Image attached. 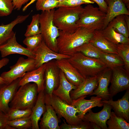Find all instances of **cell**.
Returning <instances> with one entry per match:
<instances>
[{"label": "cell", "mask_w": 129, "mask_h": 129, "mask_svg": "<svg viewBox=\"0 0 129 129\" xmlns=\"http://www.w3.org/2000/svg\"><path fill=\"white\" fill-rule=\"evenodd\" d=\"M95 31L80 27L73 32L59 31L57 39L58 53L70 56L75 53V50L82 45L89 43Z\"/></svg>", "instance_id": "obj_1"}, {"label": "cell", "mask_w": 129, "mask_h": 129, "mask_svg": "<svg viewBox=\"0 0 129 129\" xmlns=\"http://www.w3.org/2000/svg\"><path fill=\"white\" fill-rule=\"evenodd\" d=\"M54 10L53 21L59 31L73 32L78 28L76 22L83 7L81 5L74 7L60 6Z\"/></svg>", "instance_id": "obj_2"}, {"label": "cell", "mask_w": 129, "mask_h": 129, "mask_svg": "<svg viewBox=\"0 0 129 129\" xmlns=\"http://www.w3.org/2000/svg\"><path fill=\"white\" fill-rule=\"evenodd\" d=\"M68 59L85 78L97 75L108 68L99 59L87 57L80 52L75 53Z\"/></svg>", "instance_id": "obj_3"}, {"label": "cell", "mask_w": 129, "mask_h": 129, "mask_svg": "<svg viewBox=\"0 0 129 129\" xmlns=\"http://www.w3.org/2000/svg\"><path fill=\"white\" fill-rule=\"evenodd\" d=\"M55 10L42 11L39 15L40 27L41 34L46 45L54 51L58 53L57 39L59 35V30L53 21Z\"/></svg>", "instance_id": "obj_4"}, {"label": "cell", "mask_w": 129, "mask_h": 129, "mask_svg": "<svg viewBox=\"0 0 129 129\" xmlns=\"http://www.w3.org/2000/svg\"><path fill=\"white\" fill-rule=\"evenodd\" d=\"M9 104L10 108L21 110L32 109L37 98V86L35 83L20 86Z\"/></svg>", "instance_id": "obj_5"}, {"label": "cell", "mask_w": 129, "mask_h": 129, "mask_svg": "<svg viewBox=\"0 0 129 129\" xmlns=\"http://www.w3.org/2000/svg\"><path fill=\"white\" fill-rule=\"evenodd\" d=\"M106 13L91 4L84 7L76 22L78 27H82L95 30H101L103 28Z\"/></svg>", "instance_id": "obj_6"}, {"label": "cell", "mask_w": 129, "mask_h": 129, "mask_svg": "<svg viewBox=\"0 0 129 129\" xmlns=\"http://www.w3.org/2000/svg\"><path fill=\"white\" fill-rule=\"evenodd\" d=\"M45 96L56 113L60 117L64 118L68 124L77 125L83 121L77 116L78 111L73 106L66 103L53 94L51 98L45 93Z\"/></svg>", "instance_id": "obj_7"}, {"label": "cell", "mask_w": 129, "mask_h": 129, "mask_svg": "<svg viewBox=\"0 0 129 129\" xmlns=\"http://www.w3.org/2000/svg\"><path fill=\"white\" fill-rule=\"evenodd\" d=\"M10 70L3 72L0 75L4 80L5 84H9L14 80L22 78L26 73L36 68L34 58L28 57L27 59L21 57L16 63L10 67Z\"/></svg>", "instance_id": "obj_8"}, {"label": "cell", "mask_w": 129, "mask_h": 129, "mask_svg": "<svg viewBox=\"0 0 129 129\" xmlns=\"http://www.w3.org/2000/svg\"><path fill=\"white\" fill-rule=\"evenodd\" d=\"M109 89L110 97H113L118 93L129 89V73L123 66L112 68Z\"/></svg>", "instance_id": "obj_9"}, {"label": "cell", "mask_w": 129, "mask_h": 129, "mask_svg": "<svg viewBox=\"0 0 129 129\" xmlns=\"http://www.w3.org/2000/svg\"><path fill=\"white\" fill-rule=\"evenodd\" d=\"M59 71L55 60L46 63L44 72V90L45 93L51 98L53 91L57 88L59 85Z\"/></svg>", "instance_id": "obj_10"}, {"label": "cell", "mask_w": 129, "mask_h": 129, "mask_svg": "<svg viewBox=\"0 0 129 129\" xmlns=\"http://www.w3.org/2000/svg\"><path fill=\"white\" fill-rule=\"evenodd\" d=\"M33 52L35 55L34 59L36 68L52 60L68 59L71 56L54 51L46 45L43 40Z\"/></svg>", "instance_id": "obj_11"}, {"label": "cell", "mask_w": 129, "mask_h": 129, "mask_svg": "<svg viewBox=\"0 0 129 129\" xmlns=\"http://www.w3.org/2000/svg\"><path fill=\"white\" fill-rule=\"evenodd\" d=\"M0 52L2 58L12 54H18L34 59L35 55L32 51L19 43L15 32L6 43L0 46Z\"/></svg>", "instance_id": "obj_12"}, {"label": "cell", "mask_w": 129, "mask_h": 129, "mask_svg": "<svg viewBox=\"0 0 129 129\" xmlns=\"http://www.w3.org/2000/svg\"><path fill=\"white\" fill-rule=\"evenodd\" d=\"M55 61L59 69L71 84L78 87L84 81L85 78L70 62L68 59L63 58L55 60Z\"/></svg>", "instance_id": "obj_13"}, {"label": "cell", "mask_w": 129, "mask_h": 129, "mask_svg": "<svg viewBox=\"0 0 129 129\" xmlns=\"http://www.w3.org/2000/svg\"><path fill=\"white\" fill-rule=\"evenodd\" d=\"M21 78H17L10 83L1 85L0 89V111L5 114L9 109V103L19 87V83Z\"/></svg>", "instance_id": "obj_14"}, {"label": "cell", "mask_w": 129, "mask_h": 129, "mask_svg": "<svg viewBox=\"0 0 129 129\" xmlns=\"http://www.w3.org/2000/svg\"><path fill=\"white\" fill-rule=\"evenodd\" d=\"M112 73V69L108 68L97 75V86L90 96L95 95L101 98L102 100L111 99L108 87L110 82Z\"/></svg>", "instance_id": "obj_15"}, {"label": "cell", "mask_w": 129, "mask_h": 129, "mask_svg": "<svg viewBox=\"0 0 129 129\" xmlns=\"http://www.w3.org/2000/svg\"><path fill=\"white\" fill-rule=\"evenodd\" d=\"M86 96H83L78 98L72 100L71 105L77 110V116L82 119L84 115L92 108L103 106V103L102 102L101 98L96 96L91 97L90 100L85 98Z\"/></svg>", "instance_id": "obj_16"}, {"label": "cell", "mask_w": 129, "mask_h": 129, "mask_svg": "<svg viewBox=\"0 0 129 129\" xmlns=\"http://www.w3.org/2000/svg\"><path fill=\"white\" fill-rule=\"evenodd\" d=\"M46 63L35 69L26 73L21 78L19 86L32 82L36 84L38 93L44 90V72Z\"/></svg>", "instance_id": "obj_17"}, {"label": "cell", "mask_w": 129, "mask_h": 129, "mask_svg": "<svg viewBox=\"0 0 129 129\" xmlns=\"http://www.w3.org/2000/svg\"><path fill=\"white\" fill-rule=\"evenodd\" d=\"M103 103V108L101 110L94 113L91 109L84 115L82 120L94 123L101 129H108L106 122L110 117L112 108L109 104Z\"/></svg>", "instance_id": "obj_18"}, {"label": "cell", "mask_w": 129, "mask_h": 129, "mask_svg": "<svg viewBox=\"0 0 129 129\" xmlns=\"http://www.w3.org/2000/svg\"><path fill=\"white\" fill-rule=\"evenodd\" d=\"M122 98L114 101L112 98L107 100H102V102L109 105L118 116L123 118L129 122V89Z\"/></svg>", "instance_id": "obj_19"}, {"label": "cell", "mask_w": 129, "mask_h": 129, "mask_svg": "<svg viewBox=\"0 0 129 129\" xmlns=\"http://www.w3.org/2000/svg\"><path fill=\"white\" fill-rule=\"evenodd\" d=\"M105 0L108 8L102 29L105 28L117 16L122 14L129 15V10L122 0Z\"/></svg>", "instance_id": "obj_20"}, {"label": "cell", "mask_w": 129, "mask_h": 129, "mask_svg": "<svg viewBox=\"0 0 129 129\" xmlns=\"http://www.w3.org/2000/svg\"><path fill=\"white\" fill-rule=\"evenodd\" d=\"M45 102L46 110L40 119V129H60L59 125V121L57 113L45 96Z\"/></svg>", "instance_id": "obj_21"}, {"label": "cell", "mask_w": 129, "mask_h": 129, "mask_svg": "<svg viewBox=\"0 0 129 129\" xmlns=\"http://www.w3.org/2000/svg\"><path fill=\"white\" fill-rule=\"evenodd\" d=\"M98 85L97 75L86 77L84 81L70 93L72 100H75L83 96L90 95L97 87Z\"/></svg>", "instance_id": "obj_22"}, {"label": "cell", "mask_w": 129, "mask_h": 129, "mask_svg": "<svg viewBox=\"0 0 129 129\" xmlns=\"http://www.w3.org/2000/svg\"><path fill=\"white\" fill-rule=\"evenodd\" d=\"M59 82L57 88L54 90L53 94L58 97L68 104L71 105L72 100L70 95L72 90L77 87L69 82L66 78L63 73L60 70Z\"/></svg>", "instance_id": "obj_23"}, {"label": "cell", "mask_w": 129, "mask_h": 129, "mask_svg": "<svg viewBox=\"0 0 129 129\" xmlns=\"http://www.w3.org/2000/svg\"><path fill=\"white\" fill-rule=\"evenodd\" d=\"M36 103L32 109V112L30 116L32 124V129H40L38 122L42 115L46 111V106L45 102L44 90L38 93Z\"/></svg>", "instance_id": "obj_24"}, {"label": "cell", "mask_w": 129, "mask_h": 129, "mask_svg": "<svg viewBox=\"0 0 129 129\" xmlns=\"http://www.w3.org/2000/svg\"><path fill=\"white\" fill-rule=\"evenodd\" d=\"M89 43L102 52L118 54L117 45L104 37L101 30L95 31L93 36Z\"/></svg>", "instance_id": "obj_25"}, {"label": "cell", "mask_w": 129, "mask_h": 129, "mask_svg": "<svg viewBox=\"0 0 129 129\" xmlns=\"http://www.w3.org/2000/svg\"><path fill=\"white\" fill-rule=\"evenodd\" d=\"M30 14L18 15L10 23L0 25V46L6 43L13 35L15 33L13 30L14 27L25 21Z\"/></svg>", "instance_id": "obj_26"}, {"label": "cell", "mask_w": 129, "mask_h": 129, "mask_svg": "<svg viewBox=\"0 0 129 129\" xmlns=\"http://www.w3.org/2000/svg\"><path fill=\"white\" fill-rule=\"evenodd\" d=\"M102 35L112 43L117 45L119 44H129V38L116 31L109 23L104 28L101 30Z\"/></svg>", "instance_id": "obj_27"}, {"label": "cell", "mask_w": 129, "mask_h": 129, "mask_svg": "<svg viewBox=\"0 0 129 129\" xmlns=\"http://www.w3.org/2000/svg\"><path fill=\"white\" fill-rule=\"evenodd\" d=\"M99 59L108 68L111 69L124 66L122 59L118 54L107 53L101 51Z\"/></svg>", "instance_id": "obj_28"}, {"label": "cell", "mask_w": 129, "mask_h": 129, "mask_svg": "<svg viewBox=\"0 0 129 129\" xmlns=\"http://www.w3.org/2000/svg\"><path fill=\"white\" fill-rule=\"evenodd\" d=\"M108 129H129V123L123 118L111 112L110 117L107 121Z\"/></svg>", "instance_id": "obj_29"}, {"label": "cell", "mask_w": 129, "mask_h": 129, "mask_svg": "<svg viewBox=\"0 0 129 129\" xmlns=\"http://www.w3.org/2000/svg\"><path fill=\"white\" fill-rule=\"evenodd\" d=\"M109 23L117 32L126 38H129V30L126 24L124 15H121L117 16Z\"/></svg>", "instance_id": "obj_30"}, {"label": "cell", "mask_w": 129, "mask_h": 129, "mask_svg": "<svg viewBox=\"0 0 129 129\" xmlns=\"http://www.w3.org/2000/svg\"><path fill=\"white\" fill-rule=\"evenodd\" d=\"M101 51L90 43L84 44L75 50V53L77 52L81 53L88 57L99 59Z\"/></svg>", "instance_id": "obj_31"}, {"label": "cell", "mask_w": 129, "mask_h": 129, "mask_svg": "<svg viewBox=\"0 0 129 129\" xmlns=\"http://www.w3.org/2000/svg\"><path fill=\"white\" fill-rule=\"evenodd\" d=\"M40 14H37L32 17L30 24L27 26L25 36L26 37L41 34L39 23Z\"/></svg>", "instance_id": "obj_32"}, {"label": "cell", "mask_w": 129, "mask_h": 129, "mask_svg": "<svg viewBox=\"0 0 129 129\" xmlns=\"http://www.w3.org/2000/svg\"><path fill=\"white\" fill-rule=\"evenodd\" d=\"M32 112L31 109L21 110L10 108L5 114L8 120H11L29 117Z\"/></svg>", "instance_id": "obj_33"}, {"label": "cell", "mask_w": 129, "mask_h": 129, "mask_svg": "<svg viewBox=\"0 0 129 129\" xmlns=\"http://www.w3.org/2000/svg\"><path fill=\"white\" fill-rule=\"evenodd\" d=\"M8 124L15 129H32V124L30 116L26 118L8 120Z\"/></svg>", "instance_id": "obj_34"}, {"label": "cell", "mask_w": 129, "mask_h": 129, "mask_svg": "<svg viewBox=\"0 0 129 129\" xmlns=\"http://www.w3.org/2000/svg\"><path fill=\"white\" fill-rule=\"evenodd\" d=\"M116 45L118 54L124 62V68L129 73V44H119Z\"/></svg>", "instance_id": "obj_35"}, {"label": "cell", "mask_w": 129, "mask_h": 129, "mask_svg": "<svg viewBox=\"0 0 129 129\" xmlns=\"http://www.w3.org/2000/svg\"><path fill=\"white\" fill-rule=\"evenodd\" d=\"M59 3L57 0H37L35 7L37 11H48L58 8Z\"/></svg>", "instance_id": "obj_36"}, {"label": "cell", "mask_w": 129, "mask_h": 129, "mask_svg": "<svg viewBox=\"0 0 129 129\" xmlns=\"http://www.w3.org/2000/svg\"><path fill=\"white\" fill-rule=\"evenodd\" d=\"M43 40L42 36L40 34L36 35L26 37L23 43L27 48L33 52L39 45Z\"/></svg>", "instance_id": "obj_37"}, {"label": "cell", "mask_w": 129, "mask_h": 129, "mask_svg": "<svg viewBox=\"0 0 129 129\" xmlns=\"http://www.w3.org/2000/svg\"><path fill=\"white\" fill-rule=\"evenodd\" d=\"M13 10L12 0H0V16L10 15Z\"/></svg>", "instance_id": "obj_38"}, {"label": "cell", "mask_w": 129, "mask_h": 129, "mask_svg": "<svg viewBox=\"0 0 129 129\" xmlns=\"http://www.w3.org/2000/svg\"><path fill=\"white\" fill-rule=\"evenodd\" d=\"M94 3L89 0H64L59 2L58 8L60 6L74 7L83 4H93Z\"/></svg>", "instance_id": "obj_39"}, {"label": "cell", "mask_w": 129, "mask_h": 129, "mask_svg": "<svg viewBox=\"0 0 129 129\" xmlns=\"http://www.w3.org/2000/svg\"><path fill=\"white\" fill-rule=\"evenodd\" d=\"M59 126L60 129H91L90 122L83 121L77 125H70L65 122Z\"/></svg>", "instance_id": "obj_40"}, {"label": "cell", "mask_w": 129, "mask_h": 129, "mask_svg": "<svg viewBox=\"0 0 129 129\" xmlns=\"http://www.w3.org/2000/svg\"><path fill=\"white\" fill-rule=\"evenodd\" d=\"M8 121L6 114L0 111V129H15L8 124Z\"/></svg>", "instance_id": "obj_41"}, {"label": "cell", "mask_w": 129, "mask_h": 129, "mask_svg": "<svg viewBox=\"0 0 129 129\" xmlns=\"http://www.w3.org/2000/svg\"><path fill=\"white\" fill-rule=\"evenodd\" d=\"M96 3L98 5L99 9L104 12L106 13L108 6L105 0H89Z\"/></svg>", "instance_id": "obj_42"}, {"label": "cell", "mask_w": 129, "mask_h": 129, "mask_svg": "<svg viewBox=\"0 0 129 129\" xmlns=\"http://www.w3.org/2000/svg\"><path fill=\"white\" fill-rule=\"evenodd\" d=\"M29 0H12L14 9L20 10L22 6Z\"/></svg>", "instance_id": "obj_43"}, {"label": "cell", "mask_w": 129, "mask_h": 129, "mask_svg": "<svg viewBox=\"0 0 129 129\" xmlns=\"http://www.w3.org/2000/svg\"><path fill=\"white\" fill-rule=\"evenodd\" d=\"M9 60L6 58H3L0 60V69L3 67L7 65L9 63ZM5 84L4 80L0 76V84L1 85Z\"/></svg>", "instance_id": "obj_44"}, {"label": "cell", "mask_w": 129, "mask_h": 129, "mask_svg": "<svg viewBox=\"0 0 129 129\" xmlns=\"http://www.w3.org/2000/svg\"><path fill=\"white\" fill-rule=\"evenodd\" d=\"M129 15H124V18L126 24L127 28L129 30Z\"/></svg>", "instance_id": "obj_45"}, {"label": "cell", "mask_w": 129, "mask_h": 129, "mask_svg": "<svg viewBox=\"0 0 129 129\" xmlns=\"http://www.w3.org/2000/svg\"><path fill=\"white\" fill-rule=\"evenodd\" d=\"M92 129H101L100 127L95 123L90 122Z\"/></svg>", "instance_id": "obj_46"}, {"label": "cell", "mask_w": 129, "mask_h": 129, "mask_svg": "<svg viewBox=\"0 0 129 129\" xmlns=\"http://www.w3.org/2000/svg\"><path fill=\"white\" fill-rule=\"evenodd\" d=\"M123 2L126 6L127 8L129 10V0H122Z\"/></svg>", "instance_id": "obj_47"}, {"label": "cell", "mask_w": 129, "mask_h": 129, "mask_svg": "<svg viewBox=\"0 0 129 129\" xmlns=\"http://www.w3.org/2000/svg\"><path fill=\"white\" fill-rule=\"evenodd\" d=\"M58 1H59V2L62 1L64 0H57Z\"/></svg>", "instance_id": "obj_48"}, {"label": "cell", "mask_w": 129, "mask_h": 129, "mask_svg": "<svg viewBox=\"0 0 129 129\" xmlns=\"http://www.w3.org/2000/svg\"><path fill=\"white\" fill-rule=\"evenodd\" d=\"M1 85L0 84V87H1Z\"/></svg>", "instance_id": "obj_49"}]
</instances>
